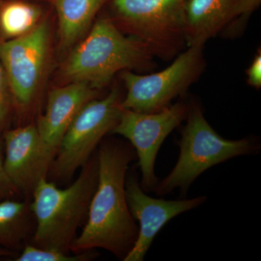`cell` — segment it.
Returning <instances> with one entry per match:
<instances>
[{"instance_id": "cell-1", "label": "cell", "mask_w": 261, "mask_h": 261, "mask_svg": "<svg viewBox=\"0 0 261 261\" xmlns=\"http://www.w3.org/2000/svg\"><path fill=\"white\" fill-rule=\"evenodd\" d=\"M97 154V187L83 229L73 240L70 251L104 249L123 260L138 236L125 190L128 166L137 154L130 144L117 140L104 141Z\"/></svg>"}, {"instance_id": "cell-2", "label": "cell", "mask_w": 261, "mask_h": 261, "mask_svg": "<svg viewBox=\"0 0 261 261\" xmlns=\"http://www.w3.org/2000/svg\"><path fill=\"white\" fill-rule=\"evenodd\" d=\"M78 178L61 189L47 178L38 183L32 194L30 208L36 226L32 245L68 252L77 230L86 221L97 187V154L81 168Z\"/></svg>"}, {"instance_id": "cell-3", "label": "cell", "mask_w": 261, "mask_h": 261, "mask_svg": "<svg viewBox=\"0 0 261 261\" xmlns=\"http://www.w3.org/2000/svg\"><path fill=\"white\" fill-rule=\"evenodd\" d=\"M152 50L136 37L123 35L109 18H100L76 46L63 67L70 82H82L94 89L106 87L121 70L150 65Z\"/></svg>"}, {"instance_id": "cell-4", "label": "cell", "mask_w": 261, "mask_h": 261, "mask_svg": "<svg viewBox=\"0 0 261 261\" xmlns=\"http://www.w3.org/2000/svg\"><path fill=\"white\" fill-rule=\"evenodd\" d=\"M186 119L178 142L179 157L169 174L158 183L154 190L157 195H167L176 189L185 195L196 178L209 168L238 156L256 154L260 149L258 142L252 139L223 138L195 103L188 106Z\"/></svg>"}, {"instance_id": "cell-5", "label": "cell", "mask_w": 261, "mask_h": 261, "mask_svg": "<svg viewBox=\"0 0 261 261\" xmlns=\"http://www.w3.org/2000/svg\"><path fill=\"white\" fill-rule=\"evenodd\" d=\"M118 89L84 106L65 132L51 163L47 178L66 181L83 167L105 136L116 126L123 108Z\"/></svg>"}, {"instance_id": "cell-6", "label": "cell", "mask_w": 261, "mask_h": 261, "mask_svg": "<svg viewBox=\"0 0 261 261\" xmlns=\"http://www.w3.org/2000/svg\"><path fill=\"white\" fill-rule=\"evenodd\" d=\"M186 0H113L114 14L154 55L173 56L185 39Z\"/></svg>"}, {"instance_id": "cell-7", "label": "cell", "mask_w": 261, "mask_h": 261, "mask_svg": "<svg viewBox=\"0 0 261 261\" xmlns=\"http://www.w3.org/2000/svg\"><path fill=\"white\" fill-rule=\"evenodd\" d=\"M202 45L188 49L166 69L148 75L125 70L121 77L126 87L121 108L142 113H155L169 106L200 74L203 68Z\"/></svg>"}, {"instance_id": "cell-8", "label": "cell", "mask_w": 261, "mask_h": 261, "mask_svg": "<svg viewBox=\"0 0 261 261\" xmlns=\"http://www.w3.org/2000/svg\"><path fill=\"white\" fill-rule=\"evenodd\" d=\"M188 106L178 102L155 113L122 110L111 134L126 138L135 149L142 173L140 185L147 193L154 191L158 183L154 171L156 158L168 136L186 119Z\"/></svg>"}, {"instance_id": "cell-9", "label": "cell", "mask_w": 261, "mask_h": 261, "mask_svg": "<svg viewBox=\"0 0 261 261\" xmlns=\"http://www.w3.org/2000/svg\"><path fill=\"white\" fill-rule=\"evenodd\" d=\"M49 25L39 22L31 32L0 44V61L11 97L20 109L30 107L37 94L49 56Z\"/></svg>"}, {"instance_id": "cell-10", "label": "cell", "mask_w": 261, "mask_h": 261, "mask_svg": "<svg viewBox=\"0 0 261 261\" xmlns=\"http://www.w3.org/2000/svg\"><path fill=\"white\" fill-rule=\"evenodd\" d=\"M4 140L7 175L18 193L32 195L38 183L47 178L56 153L43 140L36 124L7 130Z\"/></svg>"}, {"instance_id": "cell-11", "label": "cell", "mask_w": 261, "mask_h": 261, "mask_svg": "<svg viewBox=\"0 0 261 261\" xmlns=\"http://www.w3.org/2000/svg\"><path fill=\"white\" fill-rule=\"evenodd\" d=\"M125 190L130 214L139 221L140 226L135 245L123 261L144 260L156 235L165 225L178 215L202 205L207 200L205 196L178 200L153 198L142 190L136 176L126 178Z\"/></svg>"}, {"instance_id": "cell-12", "label": "cell", "mask_w": 261, "mask_h": 261, "mask_svg": "<svg viewBox=\"0 0 261 261\" xmlns=\"http://www.w3.org/2000/svg\"><path fill=\"white\" fill-rule=\"evenodd\" d=\"M96 94L95 89L88 84L75 82L49 92L45 111L36 126L56 154L70 123L87 103L95 99Z\"/></svg>"}, {"instance_id": "cell-13", "label": "cell", "mask_w": 261, "mask_h": 261, "mask_svg": "<svg viewBox=\"0 0 261 261\" xmlns=\"http://www.w3.org/2000/svg\"><path fill=\"white\" fill-rule=\"evenodd\" d=\"M236 0H186L185 39L188 46L202 45L235 19Z\"/></svg>"}, {"instance_id": "cell-14", "label": "cell", "mask_w": 261, "mask_h": 261, "mask_svg": "<svg viewBox=\"0 0 261 261\" xmlns=\"http://www.w3.org/2000/svg\"><path fill=\"white\" fill-rule=\"evenodd\" d=\"M108 0H50L58 15L60 42L73 45L88 30L94 17Z\"/></svg>"}, {"instance_id": "cell-15", "label": "cell", "mask_w": 261, "mask_h": 261, "mask_svg": "<svg viewBox=\"0 0 261 261\" xmlns=\"http://www.w3.org/2000/svg\"><path fill=\"white\" fill-rule=\"evenodd\" d=\"M32 218L30 202L0 201V245L8 250L22 246L30 233Z\"/></svg>"}, {"instance_id": "cell-16", "label": "cell", "mask_w": 261, "mask_h": 261, "mask_svg": "<svg viewBox=\"0 0 261 261\" xmlns=\"http://www.w3.org/2000/svg\"><path fill=\"white\" fill-rule=\"evenodd\" d=\"M42 10L37 5L11 1L0 9V31L9 39L21 37L39 23Z\"/></svg>"}, {"instance_id": "cell-17", "label": "cell", "mask_w": 261, "mask_h": 261, "mask_svg": "<svg viewBox=\"0 0 261 261\" xmlns=\"http://www.w3.org/2000/svg\"><path fill=\"white\" fill-rule=\"evenodd\" d=\"M94 250H87L81 252L61 251L56 249L44 248L30 245L23 247V251L15 260L16 261H88L97 257Z\"/></svg>"}, {"instance_id": "cell-18", "label": "cell", "mask_w": 261, "mask_h": 261, "mask_svg": "<svg viewBox=\"0 0 261 261\" xmlns=\"http://www.w3.org/2000/svg\"><path fill=\"white\" fill-rule=\"evenodd\" d=\"M11 94L5 70L0 61V130L4 127L11 105Z\"/></svg>"}, {"instance_id": "cell-19", "label": "cell", "mask_w": 261, "mask_h": 261, "mask_svg": "<svg viewBox=\"0 0 261 261\" xmlns=\"http://www.w3.org/2000/svg\"><path fill=\"white\" fill-rule=\"evenodd\" d=\"M17 193H18V191L10 181L5 171L4 160L2 157L1 146H0V201L7 198H11Z\"/></svg>"}, {"instance_id": "cell-20", "label": "cell", "mask_w": 261, "mask_h": 261, "mask_svg": "<svg viewBox=\"0 0 261 261\" xmlns=\"http://www.w3.org/2000/svg\"><path fill=\"white\" fill-rule=\"evenodd\" d=\"M247 82L252 87L259 89L261 87V55H256L253 62L247 70Z\"/></svg>"}, {"instance_id": "cell-21", "label": "cell", "mask_w": 261, "mask_h": 261, "mask_svg": "<svg viewBox=\"0 0 261 261\" xmlns=\"http://www.w3.org/2000/svg\"><path fill=\"white\" fill-rule=\"evenodd\" d=\"M261 0H236L234 6L235 19L238 17H247L260 5Z\"/></svg>"}, {"instance_id": "cell-22", "label": "cell", "mask_w": 261, "mask_h": 261, "mask_svg": "<svg viewBox=\"0 0 261 261\" xmlns=\"http://www.w3.org/2000/svg\"><path fill=\"white\" fill-rule=\"evenodd\" d=\"M12 251L7 248H0V257L11 255Z\"/></svg>"}]
</instances>
